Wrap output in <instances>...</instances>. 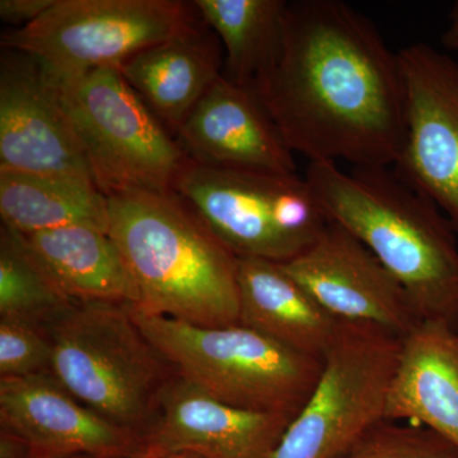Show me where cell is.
<instances>
[{
	"instance_id": "1",
	"label": "cell",
	"mask_w": 458,
	"mask_h": 458,
	"mask_svg": "<svg viewBox=\"0 0 458 458\" xmlns=\"http://www.w3.org/2000/svg\"><path fill=\"white\" fill-rule=\"evenodd\" d=\"M256 95L286 146L310 162L393 167L406 134L399 55L339 0L286 5L282 47Z\"/></svg>"
},
{
	"instance_id": "2",
	"label": "cell",
	"mask_w": 458,
	"mask_h": 458,
	"mask_svg": "<svg viewBox=\"0 0 458 458\" xmlns=\"http://www.w3.org/2000/svg\"><path fill=\"white\" fill-rule=\"evenodd\" d=\"M327 214L369 247L408 292L419 318L458 325V241L450 219L393 167L310 162L304 174Z\"/></svg>"
},
{
	"instance_id": "3",
	"label": "cell",
	"mask_w": 458,
	"mask_h": 458,
	"mask_svg": "<svg viewBox=\"0 0 458 458\" xmlns=\"http://www.w3.org/2000/svg\"><path fill=\"white\" fill-rule=\"evenodd\" d=\"M108 199V234L140 292V311L201 327L240 324L238 258L174 191Z\"/></svg>"
},
{
	"instance_id": "4",
	"label": "cell",
	"mask_w": 458,
	"mask_h": 458,
	"mask_svg": "<svg viewBox=\"0 0 458 458\" xmlns=\"http://www.w3.org/2000/svg\"><path fill=\"white\" fill-rule=\"evenodd\" d=\"M131 306L74 302L45 331L57 384L141 441L176 372L132 318Z\"/></svg>"
},
{
	"instance_id": "5",
	"label": "cell",
	"mask_w": 458,
	"mask_h": 458,
	"mask_svg": "<svg viewBox=\"0 0 458 458\" xmlns=\"http://www.w3.org/2000/svg\"><path fill=\"white\" fill-rule=\"evenodd\" d=\"M131 311L177 376L233 408L293 420L321 375L319 358L242 325L201 327L134 306Z\"/></svg>"
},
{
	"instance_id": "6",
	"label": "cell",
	"mask_w": 458,
	"mask_h": 458,
	"mask_svg": "<svg viewBox=\"0 0 458 458\" xmlns=\"http://www.w3.org/2000/svg\"><path fill=\"white\" fill-rule=\"evenodd\" d=\"M174 191L238 259L285 264L306 251L330 222L306 179L297 174L189 161Z\"/></svg>"
},
{
	"instance_id": "7",
	"label": "cell",
	"mask_w": 458,
	"mask_h": 458,
	"mask_svg": "<svg viewBox=\"0 0 458 458\" xmlns=\"http://www.w3.org/2000/svg\"><path fill=\"white\" fill-rule=\"evenodd\" d=\"M204 25L192 2L56 0L31 25L3 33V49L26 54L57 82L116 68L140 51Z\"/></svg>"
},
{
	"instance_id": "8",
	"label": "cell",
	"mask_w": 458,
	"mask_h": 458,
	"mask_svg": "<svg viewBox=\"0 0 458 458\" xmlns=\"http://www.w3.org/2000/svg\"><path fill=\"white\" fill-rule=\"evenodd\" d=\"M55 82L96 185L106 197L174 191L190 159L119 69H96Z\"/></svg>"
},
{
	"instance_id": "9",
	"label": "cell",
	"mask_w": 458,
	"mask_h": 458,
	"mask_svg": "<svg viewBox=\"0 0 458 458\" xmlns=\"http://www.w3.org/2000/svg\"><path fill=\"white\" fill-rule=\"evenodd\" d=\"M403 337L369 322L340 321L311 396L273 458H339L386 419Z\"/></svg>"
},
{
	"instance_id": "10",
	"label": "cell",
	"mask_w": 458,
	"mask_h": 458,
	"mask_svg": "<svg viewBox=\"0 0 458 458\" xmlns=\"http://www.w3.org/2000/svg\"><path fill=\"white\" fill-rule=\"evenodd\" d=\"M397 55L406 134L393 170L433 201L458 233V62L424 42Z\"/></svg>"
},
{
	"instance_id": "11",
	"label": "cell",
	"mask_w": 458,
	"mask_h": 458,
	"mask_svg": "<svg viewBox=\"0 0 458 458\" xmlns=\"http://www.w3.org/2000/svg\"><path fill=\"white\" fill-rule=\"evenodd\" d=\"M0 171L95 182L55 81L38 60L8 49L0 60Z\"/></svg>"
},
{
	"instance_id": "12",
	"label": "cell",
	"mask_w": 458,
	"mask_h": 458,
	"mask_svg": "<svg viewBox=\"0 0 458 458\" xmlns=\"http://www.w3.org/2000/svg\"><path fill=\"white\" fill-rule=\"evenodd\" d=\"M282 267L340 321L369 322L403 339L421 321L399 280L335 222Z\"/></svg>"
},
{
	"instance_id": "13",
	"label": "cell",
	"mask_w": 458,
	"mask_h": 458,
	"mask_svg": "<svg viewBox=\"0 0 458 458\" xmlns=\"http://www.w3.org/2000/svg\"><path fill=\"white\" fill-rule=\"evenodd\" d=\"M0 430L20 439L29 458H129L141 442L87 408L51 375L0 378Z\"/></svg>"
},
{
	"instance_id": "14",
	"label": "cell",
	"mask_w": 458,
	"mask_h": 458,
	"mask_svg": "<svg viewBox=\"0 0 458 458\" xmlns=\"http://www.w3.org/2000/svg\"><path fill=\"white\" fill-rule=\"evenodd\" d=\"M291 421L229 406L176 375L140 450L200 458H273Z\"/></svg>"
},
{
	"instance_id": "15",
	"label": "cell",
	"mask_w": 458,
	"mask_h": 458,
	"mask_svg": "<svg viewBox=\"0 0 458 458\" xmlns=\"http://www.w3.org/2000/svg\"><path fill=\"white\" fill-rule=\"evenodd\" d=\"M177 143L207 167L297 174L294 153L254 89L221 77L181 123Z\"/></svg>"
},
{
	"instance_id": "16",
	"label": "cell",
	"mask_w": 458,
	"mask_h": 458,
	"mask_svg": "<svg viewBox=\"0 0 458 458\" xmlns=\"http://www.w3.org/2000/svg\"><path fill=\"white\" fill-rule=\"evenodd\" d=\"M386 419L429 428L458 447V325L423 319L403 337Z\"/></svg>"
},
{
	"instance_id": "17",
	"label": "cell",
	"mask_w": 458,
	"mask_h": 458,
	"mask_svg": "<svg viewBox=\"0 0 458 458\" xmlns=\"http://www.w3.org/2000/svg\"><path fill=\"white\" fill-rule=\"evenodd\" d=\"M221 41L207 25L129 57L119 71L165 128L181 123L223 74Z\"/></svg>"
},
{
	"instance_id": "18",
	"label": "cell",
	"mask_w": 458,
	"mask_h": 458,
	"mask_svg": "<svg viewBox=\"0 0 458 458\" xmlns=\"http://www.w3.org/2000/svg\"><path fill=\"white\" fill-rule=\"evenodd\" d=\"M240 325L295 352L324 358L336 335L334 318L278 262L238 259Z\"/></svg>"
},
{
	"instance_id": "19",
	"label": "cell",
	"mask_w": 458,
	"mask_h": 458,
	"mask_svg": "<svg viewBox=\"0 0 458 458\" xmlns=\"http://www.w3.org/2000/svg\"><path fill=\"white\" fill-rule=\"evenodd\" d=\"M21 237L54 285L72 302L140 304L131 270L104 229L75 225Z\"/></svg>"
},
{
	"instance_id": "20",
	"label": "cell",
	"mask_w": 458,
	"mask_h": 458,
	"mask_svg": "<svg viewBox=\"0 0 458 458\" xmlns=\"http://www.w3.org/2000/svg\"><path fill=\"white\" fill-rule=\"evenodd\" d=\"M0 216L21 234L75 225L108 232V199L83 177L0 171Z\"/></svg>"
},
{
	"instance_id": "21",
	"label": "cell",
	"mask_w": 458,
	"mask_h": 458,
	"mask_svg": "<svg viewBox=\"0 0 458 458\" xmlns=\"http://www.w3.org/2000/svg\"><path fill=\"white\" fill-rule=\"evenodd\" d=\"M201 20L221 41L223 77L252 89L276 62L280 47L285 0H195Z\"/></svg>"
},
{
	"instance_id": "22",
	"label": "cell",
	"mask_w": 458,
	"mask_h": 458,
	"mask_svg": "<svg viewBox=\"0 0 458 458\" xmlns=\"http://www.w3.org/2000/svg\"><path fill=\"white\" fill-rule=\"evenodd\" d=\"M72 303L30 254L21 234L2 225L0 318L45 328Z\"/></svg>"
},
{
	"instance_id": "23",
	"label": "cell",
	"mask_w": 458,
	"mask_h": 458,
	"mask_svg": "<svg viewBox=\"0 0 458 458\" xmlns=\"http://www.w3.org/2000/svg\"><path fill=\"white\" fill-rule=\"evenodd\" d=\"M339 458H458V447L429 428L385 419Z\"/></svg>"
},
{
	"instance_id": "24",
	"label": "cell",
	"mask_w": 458,
	"mask_h": 458,
	"mask_svg": "<svg viewBox=\"0 0 458 458\" xmlns=\"http://www.w3.org/2000/svg\"><path fill=\"white\" fill-rule=\"evenodd\" d=\"M53 348L44 327L0 318V378L51 375Z\"/></svg>"
},
{
	"instance_id": "25",
	"label": "cell",
	"mask_w": 458,
	"mask_h": 458,
	"mask_svg": "<svg viewBox=\"0 0 458 458\" xmlns=\"http://www.w3.org/2000/svg\"><path fill=\"white\" fill-rule=\"evenodd\" d=\"M56 0H0V18L3 22L21 29L31 25L54 4Z\"/></svg>"
},
{
	"instance_id": "26",
	"label": "cell",
	"mask_w": 458,
	"mask_h": 458,
	"mask_svg": "<svg viewBox=\"0 0 458 458\" xmlns=\"http://www.w3.org/2000/svg\"><path fill=\"white\" fill-rule=\"evenodd\" d=\"M443 47L458 53V2L454 3L448 16L447 26L441 36Z\"/></svg>"
},
{
	"instance_id": "27",
	"label": "cell",
	"mask_w": 458,
	"mask_h": 458,
	"mask_svg": "<svg viewBox=\"0 0 458 458\" xmlns=\"http://www.w3.org/2000/svg\"><path fill=\"white\" fill-rule=\"evenodd\" d=\"M129 458H200L191 454H152V452L138 451Z\"/></svg>"
},
{
	"instance_id": "28",
	"label": "cell",
	"mask_w": 458,
	"mask_h": 458,
	"mask_svg": "<svg viewBox=\"0 0 458 458\" xmlns=\"http://www.w3.org/2000/svg\"><path fill=\"white\" fill-rule=\"evenodd\" d=\"M62 458H104V457H93V456H74V457H62Z\"/></svg>"
}]
</instances>
